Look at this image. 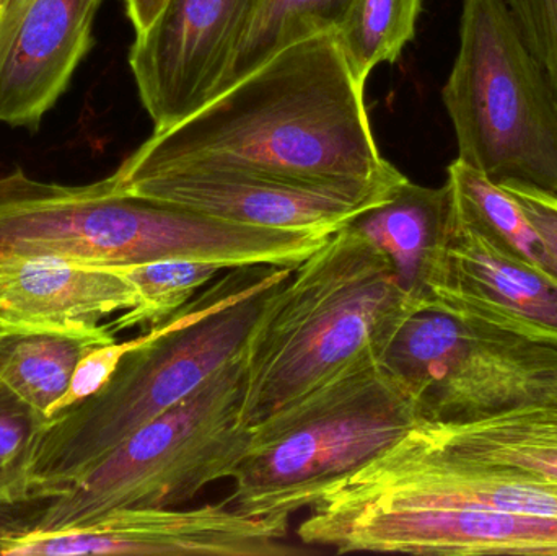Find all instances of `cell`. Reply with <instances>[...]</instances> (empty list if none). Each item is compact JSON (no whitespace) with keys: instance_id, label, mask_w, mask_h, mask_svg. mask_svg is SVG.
I'll list each match as a JSON object with an SVG mask.
<instances>
[{"instance_id":"6da1fadb","label":"cell","mask_w":557,"mask_h":556,"mask_svg":"<svg viewBox=\"0 0 557 556\" xmlns=\"http://www.w3.org/2000/svg\"><path fill=\"white\" fill-rule=\"evenodd\" d=\"M237 169L393 188L406 178L376 147L363 87L334 33L284 49L123 160L120 185L178 170Z\"/></svg>"},{"instance_id":"7a4b0ae2","label":"cell","mask_w":557,"mask_h":556,"mask_svg":"<svg viewBox=\"0 0 557 556\" xmlns=\"http://www.w3.org/2000/svg\"><path fill=\"white\" fill-rule=\"evenodd\" d=\"M292 271L232 268L169 322L134 339L104 387L45 421L26 456L15 502L61 492L242 355Z\"/></svg>"},{"instance_id":"3957f363","label":"cell","mask_w":557,"mask_h":556,"mask_svg":"<svg viewBox=\"0 0 557 556\" xmlns=\"http://www.w3.org/2000/svg\"><path fill=\"white\" fill-rule=\"evenodd\" d=\"M386 255L350 222L277 287L245 348L244 423L376 365L418 312Z\"/></svg>"},{"instance_id":"277c9868","label":"cell","mask_w":557,"mask_h":556,"mask_svg":"<svg viewBox=\"0 0 557 556\" xmlns=\"http://www.w3.org/2000/svg\"><path fill=\"white\" fill-rule=\"evenodd\" d=\"M245 351L55 495L0 503V538L52 534L127 508H178L234 479L250 444Z\"/></svg>"},{"instance_id":"5b68a950","label":"cell","mask_w":557,"mask_h":556,"mask_svg":"<svg viewBox=\"0 0 557 556\" xmlns=\"http://www.w3.org/2000/svg\"><path fill=\"white\" fill-rule=\"evenodd\" d=\"M419 420L416 395L380 362L344 372L250 428L225 503L248 518L288 519L313 508Z\"/></svg>"},{"instance_id":"8992f818","label":"cell","mask_w":557,"mask_h":556,"mask_svg":"<svg viewBox=\"0 0 557 556\" xmlns=\"http://www.w3.org/2000/svg\"><path fill=\"white\" fill-rule=\"evenodd\" d=\"M442 100L457 159L493 182L557 196V91L503 0H463L460 48Z\"/></svg>"},{"instance_id":"52a82bcc","label":"cell","mask_w":557,"mask_h":556,"mask_svg":"<svg viewBox=\"0 0 557 556\" xmlns=\"http://www.w3.org/2000/svg\"><path fill=\"white\" fill-rule=\"evenodd\" d=\"M199 244L191 212L131 195L113 175L87 185L41 182L22 169L0 175V264L51 257L126 270L191 260Z\"/></svg>"},{"instance_id":"ba28073f","label":"cell","mask_w":557,"mask_h":556,"mask_svg":"<svg viewBox=\"0 0 557 556\" xmlns=\"http://www.w3.org/2000/svg\"><path fill=\"white\" fill-rule=\"evenodd\" d=\"M380 365L416 395L425 421L468 423L557 401V345L444 310L409 316Z\"/></svg>"},{"instance_id":"9c48e42d","label":"cell","mask_w":557,"mask_h":556,"mask_svg":"<svg viewBox=\"0 0 557 556\" xmlns=\"http://www.w3.org/2000/svg\"><path fill=\"white\" fill-rule=\"evenodd\" d=\"M288 519L248 518L227 503L195 509L127 508L52 534L0 538L3 556H288Z\"/></svg>"},{"instance_id":"30bf717a","label":"cell","mask_w":557,"mask_h":556,"mask_svg":"<svg viewBox=\"0 0 557 556\" xmlns=\"http://www.w3.org/2000/svg\"><path fill=\"white\" fill-rule=\"evenodd\" d=\"M396 186L337 185L247 170L198 169L159 173L120 188L235 224L330 235L385 201Z\"/></svg>"},{"instance_id":"8fae6325","label":"cell","mask_w":557,"mask_h":556,"mask_svg":"<svg viewBox=\"0 0 557 556\" xmlns=\"http://www.w3.org/2000/svg\"><path fill=\"white\" fill-rule=\"evenodd\" d=\"M255 0H166L134 38L131 72L156 131L166 129L218 95Z\"/></svg>"},{"instance_id":"7c38bea8","label":"cell","mask_w":557,"mask_h":556,"mask_svg":"<svg viewBox=\"0 0 557 556\" xmlns=\"http://www.w3.org/2000/svg\"><path fill=\"white\" fill-rule=\"evenodd\" d=\"M301 544L336 554L557 556V518L468 509H386L343 518L308 516Z\"/></svg>"},{"instance_id":"4fadbf2b","label":"cell","mask_w":557,"mask_h":556,"mask_svg":"<svg viewBox=\"0 0 557 556\" xmlns=\"http://www.w3.org/2000/svg\"><path fill=\"white\" fill-rule=\"evenodd\" d=\"M104 0H0V126L39 133L95 42Z\"/></svg>"},{"instance_id":"5bb4252c","label":"cell","mask_w":557,"mask_h":556,"mask_svg":"<svg viewBox=\"0 0 557 556\" xmlns=\"http://www.w3.org/2000/svg\"><path fill=\"white\" fill-rule=\"evenodd\" d=\"M429 309L557 345L555 277L458 225Z\"/></svg>"},{"instance_id":"9a60e30c","label":"cell","mask_w":557,"mask_h":556,"mask_svg":"<svg viewBox=\"0 0 557 556\" xmlns=\"http://www.w3.org/2000/svg\"><path fill=\"white\" fill-rule=\"evenodd\" d=\"M121 270L61 258H16L0 264V320L13 329H90L137 306Z\"/></svg>"},{"instance_id":"2e32d148","label":"cell","mask_w":557,"mask_h":556,"mask_svg":"<svg viewBox=\"0 0 557 556\" xmlns=\"http://www.w3.org/2000/svg\"><path fill=\"white\" fill-rule=\"evenodd\" d=\"M349 222L386 255L418 309H429L457 231L450 185L429 188L405 178L385 201Z\"/></svg>"},{"instance_id":"e0dca14e","label":"cell","mask_w":557,"mask_h":556,"mask_svg":"<svg viewBox=\"0 0 557 556\" xmlns=\"http://www.w3.org/2000/svg\"><path fill=\"white\" fill-rule=\"evenodd\" d=\"M416 441L448 459L557 485V401L529 405L468 423L419 420Z\"/></svg>"},{"instance_id":"ac0fdd59","label":"cell","mask_w":557,"mask_h":556,"mask_svg":"<svg viewBox=\"0 0 557 556\" xmlns=\"http://www.w3.org/2000/svg\"><path fill=\"white\" fill-rule=\"evenodd\" d=\"M107 325L90 329H15L0 338V385L49 420L81 359L114 343Z\"/></svg>"},{"instance_id":"d6986e66","label":"cell","mask_w":557,"mask_h":556,"mask_svg":"<svg viewBox=\"0 0 557 556\" xmlns=\"http://www.w3.org/2000/svg\"><path fill=\"white\" fill-rule=\"evenodd\" d=\"M447 183L454 195L458 227L483 235L491 244L553 277L542 238L520 202L500 183L460 159L448 165Z\"/></svg>"},{"instance_id":"ffe728a7","label":"cell","mask_w":557,"mask_h":556,"mask_svg":"<svg viewBox=\"0 0 557 556\" xmlns=\"http://www.w3.org/2000/svg\"><path fill=\"white\" fill-rule=\"evenodd\" d=\"M350 5L352 0H255L218 95L253 74L284 49L336 32Z\"/></svg>"},{"instance_id":"44dd1931","label":"cell","mask_w":557,"mask_h":556,"mask_svg":"<svg viewBox=\"0 0 557 556\" xmlns=\"http://www.w3.org/2000/svg\"><path fill=\"white\" fill-rule=\"evenodd\" d=\"M421 10L422 0H352L334 38L362 87L376 65L401 58L403 49L414 39Z\"/></svg>"},{"instance_id":"7402d4cb","label":"cell","mask_w":557,"mask_h":556,"mask_svg":"<svg viewBox=\"0 0 557 556\" xmlns=\"http://www.w3.org/2000/svg\"><path fill=\"white\" fill-rule=\"evenodd\" d=\"M121 271L133 281L139 300L136 307L107 325L113 333L134 326L152 330L163 325L193 299L196 291L227 270L206 261L166 260Z\"/></svg>"},{"instance_id":"603a6c76","label":"cell","mask_w":557,"mask_h":556,"mask_svg":"<svg viewBox=\"0 0 557 556\" xmlns=\"http://www.w3.org/2000/svg\"><path fill=\"white\" fill-rule=\"evenodd\" d=\"M45 421L46 418L0 385V479L15 486V499L26 456Z\"/></svg>"},{"instance_id":"cb8c5ba5","label":"cell","mask_w":557,"mask_h":556,"mask_svg":"<svg viewBox=\"0 0 557 556\" xmlns=\"http://www.w3.org/2000/svg\"><path fill=\"white\" fill-rule=\"evenodd\" d=\"M557 91V0H503Z\"/></svg>"},{"instance_id":"d4e9b609","label":"cell","mask_w":557,"mask_h":556,"mask_svg":"<svg viewBox=\"0 0 557 556\" xmlns=\"http://www.w3.org/2000/svg\"><path fill=\"white\" fill-rule=\"evenodd\" d=\"M134 346V339L124 343H110V345L97 346L88 351L78 362L72 374L67 392L61 400L52 407L51 417L62 413L67 408L81 404L85 398L97 394L101 387L108 384L111 375L116 371L123 356Z\"/></svg>"},{"instance_id":"484cf974","label":"cell","mask_w":557,"mask_h":556,"mask_svg":"<svg viewBox=\"0 0 557 556\" xmlns=\"http://www.w3.org/2000/svg\"><path fill=\"white\" fill-rule=\"evenodd\" d=\"M500 185L520 202L527 218L542 238L549 258L553 277L557 281V196L529 183L503 182Z\"/></svg>"},{"instance_id":"4316f807","label":"cell","mask_w":557,"mask_h":556,"mask_svg":"<svg viewBox=\"0 0 557 556\" xmlns=\"http://www.w3.org/2000/svg\"><path fill=\"white\" fill-rule=\"evenodd\" d=\"M123 2L127 20L133 25L136 35H139L156 22L166 0H123Z\"/></svg>"},{"instance_id":"83f0119b","label":"cell","mask_w":557,"mask_h":556,"mask_svg":"<svg viewBox=\"0 0 557 556\" xmlns=\"http://www.w3.org/2000/svg\"><path fill=\"white\" fill-rule=\"evenodd\" d=\"M15 499V486L7 480L0 479V503H10Z\"/></svg>"},{"instance_id":"f1b7e54d","label":"cell","mask_w":557,"mask_h":556,"mask_svg":"<svg viewBox=\"0 0 557 556\" xmlns=\"http://www.w3.org/2000/svg\"><path fill=\"white\" fill-rule=\"evenodd\" d=\"M12 330L15 329H13V326L5 325V323H3L2 320H0V338H2V336L5 335V333L12 332Z\"/></svg>"}]
</instances>
